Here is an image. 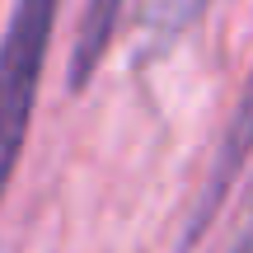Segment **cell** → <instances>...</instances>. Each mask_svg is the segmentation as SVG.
I'll return each mask as SVG.
<instances>
[{
	"label": "cell",
	"mask_w": 253,
	"mask_h": 253,
	"mask_svg": "<svg viewBox=\"0 0 253 253\" xmlns=\"http://www.w3.org/2000/svg\"><path fill=\"white\" fill-rule=\"evenodd\" d=\"M249 160H253V66L244 75V89H239L225 126H220V141H216V150H211L207 178H202L197 197H192V211H188V220H183V235H178V249L173 253H192L202 239H207V230L216 225V216L230 202L235 183L244 178Z\"/></svg>",
	"instance_id": "2"
},
{
	"label": "cell",
	"mask_w": 253,
	"mask_h": 253,
	"mask_svg": "<svg viewBox=\"0 0 253 253\" xmlns=\"http://www.w3.org/2000/svg\"><path fill=\"white\" fill-rule=\"evenodd\" d=\"M225 253H253V202H249V211H244V220H239V230H235Z\"/></svg>",
	"instance_id": "5"
},
{
	"label": "cell",
	"mask_w": 253,
	"mask_h": 253,
	"mask_svg": "<svg viewBox=\"0 0 253 253\" xmlns=\"http://www.w3.org/2000/svg\"><path fill=\"white\" fill-rule=\"evenodd\" d=\"M56 5L61 0H14L0 38V202L14 183L38 113V89H42L47 52L56 33Z\"/></svg>",
	"instance_id": "1"
},
{
	"label": "cell",
	"mask_w": 253,
	"mask_h": 253,
	"mask_svg": "<svg viewBox=\"0 0 253 253\" xmlns=\"http://www.w3.org/2000/svg\"><path fill=\"white\" fill-rule=\"evenodd\" d=\"M211 0H155L150 9V24H145V56H160L207 14Z\"/></svg>",
	"instance_id": "4"
},
{
	"label": "cell",
	"mask_w": 253,
	"mask_h": 253,
	"mask_svg": "<svg viewBox=\"0 0 253 253\" xmlns=\"http://www.w3.org/2000/svg\"><path fill=\"white\" fill-rule=\"evenodd\" d=\"M126 0H84L80 28H75V47H71V89L84 94L103 61H108V47L122 28Z\"/></svg>",
	"instance_id": "3"
}]
</instances>
